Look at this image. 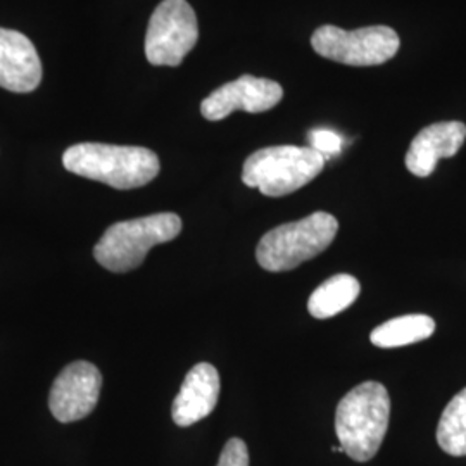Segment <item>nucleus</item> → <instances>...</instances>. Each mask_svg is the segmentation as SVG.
Listing matches in <instances>:
<instances>
[{"mask_svg":"<svg viewBox=\"0 0 466 466\" xmlns=\"http://www.w3.org/2000/svg\"><path fill=\"white\" fill-rule=\"evenodd\" d=\"M465 140L466 127L461 121H442L425 127L408 149L406 167L415 177L427 178L435 171L439 159L456 156Z\"/></svg>","mask_w":466,"mask_h":466,"instance_id":"nucleus-11","label":"nucleus"},{"mask_svg":"<svg viewBox=\"0 0 466 466\" xmlns=\"http://www.w3.org/2000/svg\"><path fill=\"white\" fill-rule=\"evenodd\" d=\"M390 420V398L380 382L354 387L337 406L335 433L344 452L367 463L380 450Z\"/></svg>","mask_w":466,"mask_h":466,"instance_id":"nucleus-2","label":"nucleus"},{"mask_svg":"<svg viewBox=\"0 0 466 466\" xmlns=\"http://www.w3.org/2000/svg\"><path fill=\"white\" fill-rule=\"evenodd\" d=\"M308 142H309V147L311 149L319 152L325 161L330 159L333 156H337L340 150H342V137L333 132V130H327V128H317V130H311L308 134Z\"/></svg>","mask_w":466,"mask_h":466,"instance_id":"nucleus-16","label":"nucleus"},{"mask_svg":"<svg viewBox=\"0 0 466 466\" xmlns=\"http://www.w3.org/2000/svg\"><path fill=\"white\" fill-rule=\"evenodd\" d=\"M219 375L209 363H199L185 377L178 396L173 400L171 417L178 427H190L209 417L219 400Z\"/></svg>","mask_w":466,"mask_h":466,"instance_id":"nucleus-12","label":"nucleus"},{"mask_svg":"<svg viewBox=\"0 0 466 466\" xmlns=\"http://www.w3.org/2000/svg\"><path fill=\"white\" fill-rule=\"evenodd\" d=\"M400 35L389 26H367L342 30L323 25L311 36V47L318 56L348 66H379L390 61L400 50Z\"/></svg>","mask_w":466,"mask_h":466,"instance_id":"nucleus-6","label":"nucleus"},{"mask_svg":"<svg viewBox=\"0 0 466 466\" xmlns=\"http://www.w3.org/2000/svg\"><path fill=\"white\" fill-rule=\"evenodd\" d=\"M361 283L352 275H333L321 283L308 300V311L317 319H327L346 311L360 298Z\"/></svg>","mask_w":466,"mask_h":466,"instance_id":"nucleus-13","label":"nucleus"},{"mask_svg":"<svg viewBox=\"0 0 466 466\" xmlns=\"http://www.w3.org/2000/svg\"><path fill=\"white\" fill-rule=\"evenodd\" d=\"M67 171L109 185L117 190H132L150 184L161 169L156 152L134 146L84 142L63 154Z\"/></svg>","mask_w":466,"mask_h":466,"instance_id":"nucleus-1","label":"nucleus"},{"mask_svg":"<svg viewBox=\"0 0 466 466\" xmlns=\"http://www.w3.org/2000/svg\"><path fill=\"white\" fill-rule=\"evenodd\" d=\"M325 157L311 147L273 146L252 152L242 167V182L268 198H283L313 182Z\"/></svg>","mask_w":466,"mask_h":466,"instance_id":"nucleus-5","label":"nucleus"},{"mask_svg":"<svg viewBox=\"0 0 466 466\" xmlns=\"http://www.w3.org/2000/svg\"><path fill=\"white\" fill-rule=\"evenodd\" d=\"M435 332V321L427 315H404L392 318L370 333L375 348L394 350L427 340Z\"/></svg>","mask_w":466,"mask_h":466,"instance_id":"nucleus-14","label":"nucleus"},{"mask_svg":"<svg viewBox=\"0 0 466 466\" xmlns=\"http://www.w3.org/2000/svg\"><path fill=\"white\" fill-rule=\"evenodd\" d=\"M283 99V88L268 78L242 75L230 84L221 85L200 104V113L208 121H221L235 111L250 115L267 113Z\"/></svg>","mask_w":466,"mask_h":466,"instance_id":"nucleus-9","label":"nucleus"},{"mask_svg":"<svg viewBox=\"0 0 466 466\" xmlns=\"http://www.w3.org/2000/svg\"><path fill=\"white\" fill-rule=\"evenodd\" d=\"M437 442L450 456H466V389L456 394L437 425Z\"/></svg>","mask_w":466,"mask_h":466,"instance_id":"nucleus-15","label":"nucleus"},{"mask_svg":"<svg viewBox=\"0 0 466 466\" xmlns=\"http://www.w3.org/2000/svg\"><path fill=\"white\" fill-rule=\"evenodd\" d=\"M42 82V61L26 35L0 28V86L28 94Z\"/></svg>","mask_w":466,"mask_h":466,"instance_id":"nucleus-10","label":"nucleus"},{"mask_svg":"<svg viewBox=\"0 0 466 466\" xmlns=\"http://www.w3.org/2000/svg\"><path fill=\"white\" fill-rule=\"evenodd\" d=\"M102 375L88 361L67 365L52 383L50 413L61 423H71L88 417L99 400Z\"/></svg>","mask_w":466,"mask_h":466,"instance_id":"nucleus-8","label":"nucleus"},{"mask_svg":"<svg viewBox=\"0 0 466 466\" xmlns=\"http://www.w3.org/2000/svg\"><path fill=\"white\" fill-rule=\"evenodd\" d=\"M217 466H249V451L242 439L233 437L219 454Z\"/></svg>","mask_w":466,"mask_h":466,"instance_id":"nucleus-17","label":"nucleus"},{"mask_svg":"<svg viewBox=\"0 0 466 466\" xmlns=\"http://www.w3.org/2000/svg\"><path fill=\"white\" fill-rule=\"evenodd\" d=\"M199 40L198 16L187 0H163L150 16L146 57L152 66H180Z\"/></svg>","mask_w":466,"mask_h":466,"instance_id":"nucleus-7","label":"nucleus"},{"mask_svg":"<svg viewBox=\"0 0 466 466\" xmlns=\"http://www.w3.org/2000/svg\"><path fill=\"white\" fill-rule=\"evenodd\" d=\"M339 232L337 218L317 211L265 233L256 248L258 265L273 273L290 271L329 249Z\"/></svg>","mask_w":466,"mask_h":466,"instance_id":"nucleus-3","label":"nucleus"},{"mask_svg":"<svg viewBox=\"0 0 466 466\" xmlns=\"http://www.w3.org/2000/svg\"><path fill=\"white\" fill-rule=\"evenodd\" d=\"M182 232V218L157 213L111 225L94 248L100 267L113 273H127L140 267L154 246L171 242Z\"/></svg>","mask_w":466,"mask_h":466,"instance_id":"nucleus-4","label":"nucleus"}]
</instances>
